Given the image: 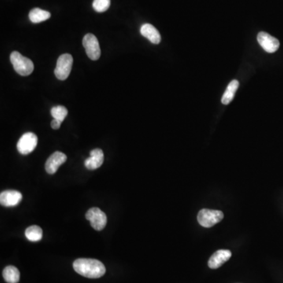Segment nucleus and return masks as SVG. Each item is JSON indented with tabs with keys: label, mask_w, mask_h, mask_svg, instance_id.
Wrapping results in <instances>:
<instances>
[{
	"label": "nucleus",
	"mask_w": 283,
	"mask_h": 283,
	"mask_svg": "<svg viewBox=\"0 0 283 283\" xmlns=\"http://www.w3.org/2000/svg\"><path fill=\"white\" fill-rule=\"evenodd\" d=\"M73 269L78 274L89 279H98L106 273V268L98 260L77 259L73 263Z\"/></svg>",
	"instance_id": "f257e3e1"
},
{
	"label": "nucleus",
	"mask_w": 283,
	"mask_h": 283,
	"mask_svg": "<svg viewBox=\"0 0 283 283\" xmlns=\"http://www.w3.org/2000/svg\"><path fill=\"white\" fill-rule=\"evenodd\" d=\"M10 61L14 70L20 76H28L33 72V62L28 57H24L22 54H20L19 52H12L10 54Z\"/></svg>",
	"instance_id": "f03ea898"
},
{
	"label": "nucleus",
	"mask_w": 283,
	"mask_h": 283,
	"mask_svg": "<svg viewBox=\"0 0 283 283\" xmlns=\"http://www.w3.org/2000/svg\"><path fill=\"white\" fill-rule=\"evenodd\" d=\"M224 218V213L219 210L202 209L198 215V221L204 228H212Z\"/></svg>",
	"instance_id": "7ed1b4c3"
},
{
	"label": "nucleus",
	"mask_w": 283,
	"mask_h": 283,
	"mask_svg": "<svg viewBox=\"0 0 283 283\" xmlns=\"http://www.w3.org/2000/svg\"><path fill=\"white\" fill-rule=\"evenodd\" d=\"M73 58L69 54H61L57 61L54 74L60 80H66L70 74Z\"/></svg>",
	"instance_id": "20e7f679"
},
{
	"label": "nucleus",
	"mask_w": 283,
	"mask_h": 283,
	"mask_svg": "<svg viewBox=\"0 0 283 283\" xmlns=\"http://www.w3.org/2000/svg\"><path fill=\"white\" fill-rule=\"evenodd\" d=\"M83 47L90 59L96 61L101 56V49L98 39L91 33L87 34L83 39Z\"/></svg>",
	"instance_id": "39448f33"
},
{
	"label": "nucleus",
	"mask_w": 283,
	"mask_h": 283,
	"mask_svg": "<svg viewBox=\"0 0 283 283\" xmlns=\"http://www.w3.org/2000/svg\"><path fill=\"white\" fill-rule=\"evenodd\" d=\"M86 219L90 221L91 227L96 231H102L107 224L106 215L96 207L89 209L86 213Z\"/></svg>",
	"instance_id": "423d86ee"
},
{
	"label": "nucleus",
	"mask_w": 283,
	"mask_h": 283,
	"mask_svg": "<svg viewBox=\"0 0 283 283\" xmlns=\"http://www.w3.org/2000/svg\"><path fill=\"white\" fill-rule=\"evenodd\" d=\"M38 138L32 132H27L20 138L17 143V148L20 154L27 155L35 150L37 146Z\"/></svg>",
	"instance_id": "0eeeda50"
},
{
	"label": "nucleus",
	"mask_w": 283,
	"mask_h": 283,
	"mask_svg": "<svg viewBox=\"0 0 283 283\" xmlns=\"http://www.w3.org/2000/svg\"><path fill=\"white\" fill-rule=\"evenodd\" d=\"M67 157L61 152H54L46 161L45 169L48 174L53 175L57 172V169L62 164L66 161Z\"/></svg>",
	"instance_id": "6e6552de"
},
{
	"label": "nucleus",
	"mask_w": 283,
	"mask_h": 283,
	"mask_svg": "<svg viewBox=\"0 0 283 283\" xmlns=\"http://www.w3.org/2000/svg\"><path fill=\"white\" fill-rule=\"evenodd\" d=\"M258 40L264 50L269 53H274L280 47V41L265 31L258 34Z\"/></svg>",
	"instance_id": "1a4fd4ad"
},
{
	"label": "nucleus",
	"mask_w": 283,
	"mask_h": 283,
	"mask_svg": "<svg viewBox=\"0 0 283 283\" xmlns=\"http://www.w3.org/2000/svg\"><path fill=\"white\" fill-rule=\"evenodd\" d=\"M22 200L21 193L17 191H6L0 195V203L5 207H13Z\"/></svg>",
	"instance_id": "9d476101"
},
{
	"label": "nucleus",
	"mask_w": 283,
	"mask_h": 283,
	"mask_svg": "<svg viewBox=\"0 0 283 283\" xmlns=\"http://www.w3.org/2000/svg\"><path fill=\"white\" fill-rule=\"evenodd\" d=\"M232 252L230 250H220L216 252L211 258H209L208 265L211 269H217L222 266L232 258Z\"/></svg>",
	"instance_id": "9b49d317"
},
{
	"label": "nucleus",
	"mask_w": 283,
	"mask_h": 283,
	"mask_svg": "<svg viewBox=\"0 0 283 283\" xmlns=\"http://www.w3.org/2000/svg\"><path fill=\"white\" fill-rule=\"evenodd\" d=\"M91 157L84 161V165L89 170H94L102 166L104 161V154L101 149H94L90 153Z\"/></svg>",
	"instance_id": "f8f14e48"
},
{
	"label": "nucleus",
	"mask_w": 283,
	"mask_h": 283,
	"mask_svg": "<svg viewBox=\"0 0 283 283\" xmlns=\"http://www.w3.org/2000/svg\"><path fill=\"white\" fill-rule=\"evenodd\" d=\"M140 32L146 39L154 44H158L161 40L159 31L154 25L150 24H144L140 28Z\"/></svg>",
	"instance_id": "ddd939ff"
},
{
	"label": "nucleus",
	"mask_w": 283,
	"mask_h": 283,
	"mask_svg": "<svg viewBox=\"0 0 283 283\" xmlns=\"http://www.w3.org/2000/svg\"><path fill=\"white\" fill-rule=\"evenodd\" d=\"M28 17L31 22L37 24V23L43 22L45 20H48L50 17V12L39 9V8H34L30 11Z\"/></svg>",
	"instance_id": "4468645a"
},
{
	"label": "nucleus",
	"mask_w": 283,
	"mask_h": 283,
	"mask_svg": "<svg viewBox=\"0 0 283 283\" xmlns=\"http://www.w3.org/2000/svg\"><path fill=\"white\" fill-rule=\"evenodd\" d=\"M239 86V81L236 80H232V81L228 84L227 90L225 91V92H224L222 99H221V102H222L224 105H228L230 102L233 100L235 92L237 91Z\"/></svg>",
	"instance_id": "2eb2a0df"
},
{
	"label": "nucleus",
	"mask_w": 283,
	"mask_h": 283,
	"mask_svg": "<svg viewBox=\"0 0 283 283\" xmlns=\"http://www.w3.org/2000/svg\"><path fill=\"white\" fill-rule=\"evenodd\" d=\"M4 280L8 283H17L20 280V272L13 266L6 267L2 272Z\"/></svg>",
	"instance_id": "dca6fc26"
},
{
	"label": "nucleus",
	"mask_w": 283,
	"mask_h": 283,
	"mask_svg": "<svg viewBox=\"0 0 283 283\" xmlns=\"http://www.w3.org/2000/svg\"><path fill=\"white\" fill-rule=\"evenodd\" d=\"M25 236L31 242H39L43 238V230L40 227L32 225L26 229Z\"/></svg>",
	"instance_id": "f3484780"
},
{
	"label": "nucleus",
	"mask_w": 283,
	"mask_h": 283,
	"mask_svg": "<svg viewBox=\"0 0 283 283\" xmlns=\"http://www.w3.org/2000/svg\"><path fill=\"white\" fill-rule=\"evenodd\" d=\"M50 113H51V116L54 117V119L62 123L68 115V110L65 106H57L52 108Z\"/></svg>",
	"instance_id": "a211bd4d"
},
{
	"label": "nucleus",
	"mask_w": 283,
	"mask_h": 283,
	"mask_svg": "<svg viewBox=\"0 0 283 283\" xmlns=\"http://www.w3.org/2000/svg\"><path fill=\"white\" fill-rule=\"evenodd\" d=\"M110 3H111L110 0H94L92 6L95 11L102 13L109 9Z\"/></svg>",
	"instance_id": "6ab92c4d"
},
{
	"label": "nucleus",
	"mask_w": 283,
	"mask_h": 283,
	"mask_svg": "<svg viewBox=\"0 0 283 283\" xmlns=\"http://www.w3.org/2000/svg\"><path fill=\"white\" fill-rule=\"evenodd\" d=\"M61 123L60 122V121L54 119V120L51 121V128L54 130L58 129V128H60V127H61Z\"/></svg>",
	"instance_id": "aec40b11"
}]
</instances>
